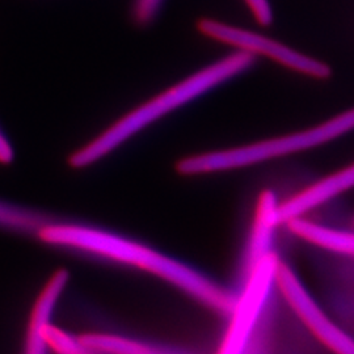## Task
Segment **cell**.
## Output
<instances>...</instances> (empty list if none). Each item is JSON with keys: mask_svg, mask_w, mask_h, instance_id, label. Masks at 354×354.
<instances>
[{"mask_svg": "<svg viewBox=\"0 0 354 354\" xmlns=\"http://www.w3.org/2000/svg\"><path fill=\"white\" fill-rule=\"evenodd\" d=\"M340 226H342V227H348L354 230V212L345 216V221L342 222Z\"/></svg>", "mask_w": 354, "mask_h": 354, "instance_id": "obj_13", "label": "cell"}, {"mask_svg": "<svg viewBox=\"0 0 354 354\" xmlns=\"http://www.w3.org/2000/svg\"><path fill=\"white\" fill-rule=\"evenodd\" d=\"M354 189V162L326 176L308 181L299 189L279 198L277 216L279 225L314 213L319 207L340 200Z\"/></svg>", "mask_w": 354, "mask_h": 354, "instance_id": "obj_8", "label": "cell"}, {"mask_svg": "<svg viewBox=\"0 0 354 354\" xmlns=\"http://www.w3.org/2000/svg\"><path fill=\"white\" fill-rule=\"evenodd\" d=\"M354 131V106L313 127L239 146L188 155L177 162L183 176L239 171L326 146Z\"/></svg>", "mask_w": 354, "mask_h": 354, "instance_id": "obj_3", "label": "cell"}, {"mask_svg": "<svg viewBox=\"0 0 354 354\" xmlns=\"http://www.w3.org/2000/svg\"><path fill=\"white\" fill-rule=\"evenodd\" d=\"M320 295L317 302L330 320L354 339V256L307 245Z\"/></svg>", "mask_w": 354, "mask_h": 354, "instance_id": "obj_6", "label": "cell"}, {"mask_svg": "<svg viewBox=\"0 0 354 354\" xmlns=\"http://www.w3.org/2000/svg\"><path fill=\"white\" fill-rule=\"evenodd\" d=\"M163 1L165 0H136V6L140 12L153 15L160 11Z\"/></svg>", "mask_w": 354, "mask_h": 354, "instance_id": "obj_12", "label": "cell"}, {"mask_svg": "<svg viewBox=\"0 0 354 354\" xmlns=\"http://www.w3.org/2000/svg\"><path fill=\"white\" fill-rule=\"evenodd\" d=\"M59 221L49 213L24 205L0 200V230L38 238L42 230Z\"/></svg>", "mask_w": 354, "mask_h": 354, "instance_id": "obj_9", "label": "cell"}, {"mask_svg": "<svg viewBox=\"0 0 354 354\" xmlns=\"http://www.w3.org/2000/svg\"><path fill=\"white\" fill-rule=\"evenodd\" d=\"M252 13L254 20L263 26H269L273 21V8L269 0H243Z\"/></svg>", "mask_w": 354, "mask_h": 354, "instance_id": "obj_10", "label": "cell"}, {"mask_svg": "<svg viewBox=\"0 0 354 354\" xmlns=\"http://www.w3.org/2000/svg\"><path fill=\"white\" fill-rule=\"evenodd\" d=\"M37 239L57 248L92 254L136 268L176 289L221 320H226L238 304L239 291L231 285H225L203 270L142 241L105 228L59 219L42 230Z\"/></svg>", "mask_w": 354, "mask_h": 354, "instance_id": "obj_1", "label": "cell"}, {"mask_svg": "<svg viewBox=\"0 0 354 354\" xmlns=\"http://www.w3.org/2000/svg\"><path fill=\"white\" fill-rule=\"evenodd\" d=\"M256 62L252 55L234 50L185 76L174 86L163 89L147 102H142L105 127L95 138L83 145L68 159L76 169L93 165L136 138L167 115L201 99L212 91L251 70Z\"/></svg>", "mask_w": 354, "mask_h": 354, "instance_id": "obj_2", "label": "cell"}, {"mask_svg": "<svg viewBox=\"0 0 354 354\" xmlns=\"http://www.w3.org/2000/svg\"><path fill=\"white\" fill-rule=\"evenodd\" d=\"M197 29L203 36L215 42L231 46L235 50L247 53L253 58L264 57L266 59L279 64L298 75L317 80H327L332 75V68L328 64L304 51L297 50L264 33L213 17L200 19Z\"/></svg>", "mask_w": 354, "mask_h": 354, "instance_id": "obj_4", "label": "cell"}, {"mask_svg": "<svg viewBox=\"0 0 354 354\" xmlns=\"http://www.w3.org/2000/svg\"><path fill=\"white\" fill-rule=\"evenodd\" d=\"M15 159V149L11 140L6 134L4 129L0 127V165H10Z\"/></svg>", "mask_w": 354, "mask_h": 354, "instance_id": "obj_11", "label": "cell"}, {"mask_svg": "<svg viewBox=\"0 0 354 354\" xmlns=\"http://www.w3.org/2000/svg\"><path fill=\"white\" fill-rule=\"evenodd\" d=\"M279 260L277 291L292 314L330 353L354 354V339L330 320L297 270L285 259Z\"/></svg>", "mask_w": 354, "mask_h": 354, "instance_id": "obj_7", "label": "cell"}, {"mask_svg": "<svg viewBox=\"0 0 354 354\" xmlns=\"http://www.w3.org/2000/svg\"><path fill=\"white\" fill-rule=\"evenodd\" d=\"M41 332L50 354H206L189 345L120 333L74 335L53 324V320L45 323Z\"/></svg>", "mask_w": 354, "mask_h": 354, "instance_id": "obj_5", "label": "cell"}]
</instances>
